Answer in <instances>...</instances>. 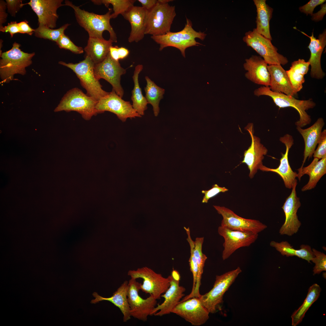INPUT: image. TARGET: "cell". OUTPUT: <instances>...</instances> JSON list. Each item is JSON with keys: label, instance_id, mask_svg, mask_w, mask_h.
Wrapping results in <instances>:
<instances>
[{"label": "cell", "instance_id": "obj_21", "mask_svg": "<svg viewBox=\"0 0 326 326\" xmlns=\"http://www.w3.org/2000/svg\"><path fill=\"white\" fill-rule=\"evenodd\" d=\"M247 127L251 137V142L250 146L244 152L242 163L247 165L249 170V176L252 179L263 165L262 161L264 156L267 153L268 150L261 143L260 138L254 135L252 124Z\"/></svg>", "mask_w": 326, "mask_h": 326}, {"label": "cell", "instance_id": "obj_16", "mask_svg": "<svg viewBox=\"0 0 326 326\" xmlns=\"http://www.w3.org/2000/svg\"><path fill=\"white\" fill-rule=\"evenodd\" d=\"M168 277L170 280V286L165 294L161 296L164 298V301L155 308L152 315L161 316L170 314L184 296V292L186 289L179 285L181 276L179 272L173 270Z\"/></svg>", "mask_w": 326, "mask_h": 326}, {"label": "cell", "instance_id": "obj_50", "mask_svg": "<svg viewBox=\"0 0 326 326\" xmlns=\"http://www.w3.org/2000/svg\"><path fill=\"white\" fill-rule=\"evenodd\" d=\"M138 1L141 3L142 7L147 11L152 9L158 2V0H138Z\"/></svg>", "mask_w": 326, "mask_h": 326}, {"label": "cell", "instance_id": "obj_1", "mask_svg": "<svg viewBox=\"0 0 326 326\" xmlns=\"http://www.w3.org/2000/svg\"><path fill=\"white\" fill-rule=\"evenodd\" d=\"M65 5L70 7L74 10L75 16L79 24L88 33L89 37L104 39L103 33L105 30L109 33L110 38L113 42H117L116 34L110 24L112 8L103 15L96 14L82 10L69 0H65Z\"/></svg>", "mask_w": 326, "mask_h": 326}, {"label": "cell", "instance_id": "obj_29", "mask_svg": "<svg viewBox=\"0 0 326 326\" xmlns=\"http://www.w3.org/2000/svg\"><path fill=\"white\" fill-rule=\"evenodd\" d=\"M113 43L110 39L107 40L89 37L87 44L84 50L86 56L89 57L94 64H97L103 61L107 57Z\"/></svg>", "mask_w": 326, "mask_h": 326}, {"label": "cell", "instance_id": "obj_18", "mask_svg": "<svg viewBox=\"0 0 326 326\" xmlns=\"http://www.w3.org/2000/svg\"><path fill=\"white\" fill-rule=\"evenodd\" d=\"M297 184V182H296L293 184L290 194L286 199L282 207L285 216V222L279 231V233L282 235H292L297 232L301 225L297 214L301 206L300 199L297 197L296 192Z\"/></svg>", "mask_w": 326, "mask_h": 326}, {"label": "cell", "instance_id": "obj_6", "mask_svg": "<svg viewBox=\"0 0 326 326\" xmlns=\"http://www.w3.org/2000/svg\"><path fill=\"white\" fill-rule=\"evenodd\" d=\"M97 102L80 89L74 88L64 95L54 111H75L80 113L84 119L88 120L98 113L96 109Z\"/></svg>", "mask_w": 326, "mask_h": 326}, {"label": "cell", "instance_id": "obj_32", "mask_svg": "<svg viewBox=\"0 0 326 326\" xmlns=\"http://www.w3.org/2000/svg\"><path fill=\"white\" fill-rule=\"evenodd\" d=\"M309 63L303 59H299L293 62L290 69L286 72L295 92L297 93L302 88L305 81L304 75L309 69Z\"/></svg>", "mask_w": 326, "mask_h": 326}, {"label": "cell", "instance_id": "obj_36", "mask_svg": "<svg viewBox=\"0 0 326 326\" xmlns=\"http://www.w3.org/2000/svg\"><path fill=\"white\" fill-rule=\"evenodd\" d=\"M145 78L147 83L144 88L145 97L148 104L152 106L155 116L157 117L160 112V101L163 98L165 90L157 86L148 77L145 76Z\"/></svg>", "mask_w": 326, "mask_h": 326}, {"label": "cell", "instance_id": "obj_34", "mask_svg": "<svg viewBox=\"0 0 326 326\" xmlns=\"http://www.w3.org/2000/svg\"><path fill=\"white\" fill-rule=\"evenodd\" d=\"M143 66L139 64L135 68L133 75L132 77L134 83V87L132 91L131 97L133 102L132 106L140 115L142 116L147 109L148 103L145 97L142 94L141 89L139 83V75L143 69Z\"/></svg>", "mask_w": 326, "mask_h": 326}, {"label": "cell", "instance_id": "obj_48", "mask_svg": "<svg viewBox=\"0 0 326 326\" xmlns=\"http://www.w3.org/2000/svg\"><path fill=\"white\" fill-rule=\"evenodd\" d=\"M7 6L6 2L3 0H0V28L3 26V24L7 21L8 14L6 12Z\"/></svg>", "mask_w": 326, "mask_h": 326}, {"label": "cell", "instance_id": "obj_52", "mask_svg": "<svg viewBox=\"0 0 326 326\" xmlns=\"http://www.w3.org/2000/svg\"><path fill=\"white\" fill-rule=\"evenodd\" d=\"M118 50L119 59L126 58L129 53V51L128 49L124 47H118Z\"/></svg>", "mask_w": 326, "mask_h": 326}, {"label": "cell", "instance_id": "obj_12", "mask_svg": "<svg viewBox=\"0 0 326 326\" xmlns=\"http://www.w3.org/2000/svg\"><path fill=\"white\" fill-rule=\"evenodd\" d=\"M96 109L98 113L105 111L113 113L123 122H125L128 118L142 117L134 110L129 101L123 100L113 89L97 102Z\"/></svg>", "mask_w": 326, "mask_h": 326}, {"label": "cell", "instance_id": "obj_15", "mask_svg": "<svg viewBox=\"0 0 326 326\" xmlns=\"http://www.w3.org/2000/svg\"><path fill=\"white\" fill-rule=\"evenodd\" d=\"M94 70L97 79L103 78L106 80L117 94L122 98L124 91L120 84L121 76L126 73V70L121 66L119 61L112 58L109 52L103 61L94 64Z\"/></svg>", "mask_w": 326, "mask_h": 326}, {"label": "cell", "instance_id": "obj_30", "mask_svg": "<svg viewBox=\"0 0 326 326\" xmlns=\"http://www.w3.org/2000/svg\"><path fill=\"white\" fill-rule=\"evenodd\" d=\"M256 8L257 31L265 37L272 40L270 29V22L272 17L273 9L266 3V0H254Z\"/></svg>", "mask_w": 326, "mask_h": 326}, {"label": "cell", "instance_id": "obj_38", "mask_svg": "<svg viewBox=\"0 0 326 326\" xmlns=\"http://www.w3.org/2000/svg\"><path fill=\"white\" fill-rule=\"evenodd\" d=\"M70 25L67 23L57 29H51L43 26H38L35 29L34 35L37 37L56 42L60 36L64 34L65 30Z\"/></svg>", "mask_w": 326, "mask_h": 326}, {"label": "cell", "instance_id": "obj_43", "mask_svg": "<svg viewBox=\"0 0 326 326\" xmlns=\"http://www.w3.org/2000/svg\"><path fill=\"white\" fill-rule=\"evenodd\" d=\"M228 189L225 187H220L217 184L212 186V188L208 190H203L202 193L204 195L203 198L202 202L203 203H207L209 200L216 196L220 192H225L227 191Z\"/></svg>", "mask_w": 326, "mask_h": 326}, {"label": "cell", "instance_id": "obj_31", "mask_svg": "<svg viewBox=\"0 0 326 326\" xmlns=\"http://www.w3.org/2000/svg\"><path fill=\"white\" fill-rule=\"evenodd\" d=\"M270 245L274 248L283 256L287 257L296 256L307 260L309 263H311L312 258L315 256L311 247L308 245H302L299 249H295L287 241L278 242L272 241L270 242Z\"/></svg>", "mask_w": 326, "mask_h": 326}, {"label": "cell", "instance_id": "obj_40", "mask_svg": "<svg viewBox=\"0 0 326 326\" xmlns=\"http://www.w3.org/2000/svg\"><path fill=\"white\" fill-rule=\"evenodd\" d=\"M314 255L311 261L315 265L313 268V275L319 274L323 271L326 270V255L316 249H312Z\"/></svg>", "mask_w": 326, "mask_h": 326}, {"label": "cell", "instance_id": "obj_14", "mask_svg": "<svg viewBox=\"0 0 326 326\" xmlns=\"http://www.w3.org/2000/svg\"><path fill=\"white\" fill-rule=\"evenodd\" d=\"M218 232L224 240L222 254L223 260L229 257L239 248L250 246L255 242L258 236L257 233L233 230L221 226L218 227Z\"/></svg>", "mask_w": 326, "mask_h": 326}, {"label": "cell", "instance_id": "obj_44", "mask_svg": "<svg viewBox=\"0 0 326 326\" xmlns=\"http://www.w3.org/2000/svg\"><path fill=\"white\" fill-rule=\"evenodd\" d=\"M325 2V0H311L304 5L300 7L299 10L301 12L305 14L307 16L309 14L311 16L315 8Z\"/></svg>", "mask_w": 326, "mask_h": 326}, {"label": "cell", "instance_id": "obj_25", "mask_svg": "<svg viewBox=\"0 0 326 326\" xmlns=\"http://www.w3.org/2000/svg\"><path fill=\"white\" fill-rule=\"evenodd\" d=\"M324 125L323 118L319 117L313 125L307 128L303 129L296 127V129L302 136L305 143L303 160L300 168L303 167L308 158L309 159L312 157Z\"/></svg>", "mask_w": 326, "mask_h": 326}, {"label": "cell", "instance_id": "obj_27", "mask_svg": "<svg viewBox=\"0 0 326 326\" xmlns=\"http://www.w3.org/2000/svg\"><path fill=\"white\" fill-rule=\"evenodd\" d=\"M128 283L129 281H125L110 297H104L99 295L96 292H94L93 296L95 299L92 300L91 303L96 304L104 300L111 302L120 309L123 315V322H126L131 318V317L127 298Z\"/></svg>", "mask_w": 326, "mask_h": 326}, {"label": "cell", "instance_id": "obj_4", "mask_svg": "<svg viewBox=\"0 0 326 326\" xmlns=\"http://www.w3.org/2000/svg\"><path fill=\"white\" fill-rule=\"evenodd\" d=\"M254 93V95L257 96L265 95L270 97L276 105L280 108L291 107L295 108L298 112L299 116V120L295 123L296 127L302 128L311 123L312 120L311 116L306 111L312 109L316 106L315 103L312 99L305 100H298L293 96L273 91L269 87L265 86L256 89Z\"/></svg>", "mask_w": 326, "mask_h": 326}, {"label": "cell", "instance_id": "obj_19", "mask_svg": "<svg viewBox=\"0 0 326 326\" xmlns=\"http://www.w3.org/2000/svg\"><path fill=\"white\" fill-rule=\"evenodd\" d=\"M62 0H30L24 5H28L38 17V26H43L51 29L56 27L58 18L57 10L65 5Z\"/></svg>", "mask_w": 326, "mask_h": 326}, {"label": "cell", "instance_id": "obj_22", "mask_svg": "<svg viewBox=\"0 0 326 326\" xmlns=\"http://www.w3.org/2000/svg\"><path fill=\"white\" fill-rule=\"evenodd\" d=\"M298 30L310 39L308 48L310 51V56L308 62L311 67V76L316 79H322L325 75L321 68V59L326 45V30L325 29L322 33L319 34L318 39L314 37L313 31L312 35L309 36L304 32Z\"/></svg>", "mask_w": 326, "mask_h": 326}, {"label": "cell", "instance_id": "obj_28", "mask_svg": "<svg viewBox=\"0 0 326 326\" xmlns=\"http://www.w3.org/2000/svg\"><path fill=\"white\" fill-rule=\"evenodd\" d=\"M319 160L314 158L308 166L300 167L297 169L298 172L297 177L299 181L304 174H307L309 176L308 182L301 189L302 191L314 188L321 177L326 174V157Z\"/></svg>", "mask_w": 326, "mask_h": 326}, {"label": "cell", "instance_id": "obj_49", "mask_svg": "<svg viewBox=\"0 0 326 326\" xmlns=\"http://www.w3.org/2000/svg\"><path fill=\"white\" fill-rule=\"evenodd\" d=\"M321 9L317 12L314 13L311 16V19L315 22H318L321 21L326 14V4L323 3L321 5Z\"/></svg>", "mask_w": 326, "mask_h": 326}, {"label": "cell", "instance_id": "obj_33", "mask_svg": "<svg viewBox=\"0 0 326 326\" xmlns=\"http://www.w3.org/2000/svg\"><path fill=\"white\" fill-rule=\"evenodd\" d=\"M308 291L306 297L302 304L291 315L292 326H296L302 322L306 312L318 299L321 289L319 285L315 283L310 287Z\"/></svg>", "mask_w": 326, "mask_h": 326}, {"label": "cell", "instance_id": "obj_17", "mask_svg": "<svg viewBox=\"0 0 326 326\" xmlns=\"http://www.w3.org/2000/svg\"><path fill=\"white\" fill-rule=\"evenodd\" d=\"M171 313L180 316L195 326L204 324L208 320L209 314L199 298L196 297L179 302Z\"/></svg>", "mask_w": 326, "mask_h": 326}, {"label": "cell", "instance_id": "obj_47", "mask_svg": "<svg viewBox=\"0 0 326 326\" xmlns=\"http://www.w3.org/2000/svg\"><path fill=\"white\" fill-rule=\"evenodd\" d=\"M20 33L32 35L34 33L35 29L32 28L28 24V22L26 20L21 21L18 23Z\"/></svg>", "mask_w": 326, "mask_h": 326}, {"label": "cell", "instance_id": "obj_9", "mask_svg": "<svg viewBox=\"0 0 326 326\" xmlns=\"http://www.w3.org/2000/svg\"><path fill=\"white\" fill-rule=\"evenodd\" d=\"M248 46L255 50L269 65H285L287 59L277 52L271 40L259 34L255 28L246 32L243 38Z\"/></svg>", "mask_w": 326, "mask_h": 326}, {"label": "cell", "instance_id": "obj_20", "mask_svg": "<svg viewBox=\"0 0 326 326\" xmlns=\"http://www.w3.org/2000/svg\"><path fill=\"white\" fill-rule=\"evenodd\" d=\"M279 140L285 145L286 150L284 154L281 153L282 157L278 167L276 168H271L262 165L259 170L263 171H270L277 173L282 179L285 187L291 189L294 183L297 182L296 179L297 173L292 171L288 160L289 151L294 144V139L292 136L287 134L280 137Z\"/></svg>", "mask_w": 326, "mask_h": 326}, {"label": "cell", "instance_id": "obj_42", "mask_svg": "<svg viewBox=\"0 0 326 326\" xmlns=\"http://www.w3.org/2000/svg\"><path fill=\"white\" fill-rule=\"evenodd\" d=\"M317 148L315 150L312 156L318 159L326 157V129L322 131L318 143Z\"/></svg>", "mask_w": 326, "mask_h": 326}, {"label": "cell", "instance_id": "obj_23", "mask_svg": "<svg viewBox=\"0 0 326 326\" xmlns=\"http://www.w3.org/2000/svg\"><path fill=\"white\" fill-rule=\"evenodd\" d=\"M267 66V63L261 57L252 55L246 59L243 64L244 69L247 71L245 76L256 84L269 87L270 76Z\"/></svg>", "mask_w": 326, "mask_h": 326}, {"label": "cell", "instance_id": "obj_11", "mask_svg": "<svg viewBox=\"0 0 326 326\" xmlns=\"http://www.w3.org/2000/svg\"><path fill=\"white\" fill-rule=\"evenodd\" d=\"M139 283L136 279L131 278L129 281L127 300L131 316L143 321H147L148 317L152 315V312L157 304V299L152 295L146 299L142 298L139 294L140 290Z\"/></svg>", "mask_w": 326, "mask_h": 326}, {"label": "cell", "instance_id": "obj_39", "mask_svg": "<svg viewBox=\"0 0 326 326\" xmlns=\"http://www.w3.org/2000/svg\"><path fill=\"white\" fill-rule=\"evenodd\" d=\"M186 233L187 234V241L189 243L190 248V255L189 260V264L190 267V271L191 272L193 278V285L190 294L185 296L181 302H183L189 299L190 297L193 293L195 289L197 273H198V266L197 262L195 257L193 253V248L194 246V241H193L190 234V230L189 227L185 228Z\"/></svg>", "mask_w": 326, "mask_h": 326}, {"label": "cell", "instance_id": "obj_46", "mask_svg": "<svg viewBox=\"0 0 326 326\" xmlns=\"http://www.w3.org/2000/svg\"><path fill=\"white\" fill-rule=\"evenodd\" d=\"M0 31L3 32L9 33L12 38L14 34L20 33L18 23L16 21H11L8 23L7 26L0 28Z\"/></svg>", "mask_w": 326, "mask_h": 326}, {"label": "cell", "instance_id": "obj_8", "mask_svg": "<svg viewBox=\"0 0 326 326\" xmlns=\"http://www.w3.org/2000/svg\"><path fill=\"white\" fill-rule=\"evenodd\" d=\"M242 271L236 269L216 276L213 288L208 292L201 295L199 299L209 313H216L220 308L224 294Z\"/></svg>", "mask_w": 326, "mask_h": 326}, {"label": "cell", "instance_id": "obj_26", "mask_svg": "<svg viewBox=\"0 0 326 326\" xmlns=\"http://www.w3.org/2000/svg\"><path fill=\"white\" fill-rule=\"evenodd\" d=\"M270 76L269 88L274 92L294 96L297 93L294 90L286 71L281 65H271L267 67Z\"/></svg>", "mask_w": 326, "mask_h": 326}, {"label": "cell", "instance_id": "obj_13", "mask_svg": "<svg viewBox=\"0 0 326 326\" xmlns=\"http://www.w3.org/2000/svg\"><path fill=\"white\" fill-rule=\"evenodd\" d=\"M213 206L222 217L221 226L231 230L251 232L258 234L267 228V226L258 220L241 217L230 209L223 206Z\"/></svg>", "mask_w": 326, "mask_h": 326}, {"label": "cell", "instance_id": "obj_10", "mask_svg": "<svg viewBox=\"0 0 326 326\" xmlns=\"http://www.w3.org/2000/svg\"><path fill=\"white\" fill-rule=\"evenodd\" d=\"M128 275L131 278L143 279L142 284L139 283L140 290L146 293L153 295L157 299H160L170 286V280L168 277H164L161 274L155 272L147 267H143L136 270H129Z\"/></svg>", "mask_w": 326, "mask_h": 326}, {"label": "cell", "instance_id": "obj_45", "mask_svg": "<svg viewBox=\"0 0 326 326\" xmlns=\"http://www.w3.org/2000/svg\"><path fill=\"white\" fill-rule=\"evenodd\" d=\"M22 0H6L8 12L12 17H15L18 11L24 6Z\"/></svg>", "mask_w": 326, "mask_h": 326}, {"label": "cell", "instance_id": "obj_51", "mask_svg": "<svg viewBox=\"0 0 326 326\" xmlns=\"http://www.w3.org/2000/svg\"><path fill=\"white\" fill-rule=\"evenodd\" d=\"M118 47L117 46H110L109 49V53L110 56L113 59L117 61H119V60L118 50Z\"/></svg>", "mask_w": 326, "mask_h": 326}, {"label": "cell", "instance_id": "obj_7", "mask_svg": "<svg viewBox=\"0 0 326 326\" xmlns=\"http://www.w3.org/2000/svg\"><path fill=\"white\" fill-rule=\"evenodd\" d=\"M176 15L174 6L158 2L147 11L145 34L162 35L170 32Z\"/></svg>", "mask_w": 326, "mask_h": 326}, {"label": "cell", "instance_id": "obj_53", "mask_svg": "<svg viewBox=\"0 0 326 326\" xmlns=\"http://www.w3.org/2000/svg\"><path fill=\"white\" fill-rule=\"evenodd\" d=\"M158 1L160 3L164 4L168 3V2L173 1L171 0H158Z\"/></svg>", "mask_w": 326, "mask_h": 326}, {"label": "cell", "instance_id": "obj_41", "mask_svg": "<svg viewBox=\"0 0 326 326\" xmlns=\"http://www.w3.org/2000/svg\"><path fill=\"white\" fill-rule=\"evenodd\" d=\"M56 43L60 48L69 50L75 54H80L84 52L82 47L75 45L64 34L60 36Z\"/></svg>", "mask_w": 326, "mask_h": 326}, {"label": "cell", "instance_id": "obj_3", "mask_svg": "<svg viewBox=\"0 0 326 326\" xmlns=\"http://www.w3.org/2000/svg\"><path fill=\"white\" fill-rule=\"evenodd\" d=\"M206 34L204 32L197 31L192 27L191 21L186 18V23L184 28L181 30L175 32H169L159 36H152L151 38L159 45V50L169 46L177 48L181 54L185 57V51L187 48L194 46H199L203 44L196 40L197 38L203 40Z\"/></svg>", "mask_w": 326, "mask_h": 326}, {"label": "cell", "instance_id": "obj_5", "mask_svg": "<svg viewBox=\"0 0 326 326\" xmlns=\"http://www.w3.org/2000/svg\"><path fill=\"white\" fill-rule=\"evenodd\" d=\"M59 63L72 70L79 79L81 84L87 91V94L98 101L109 92L104 90L94 73V64L88 56L76 63L59 61Z\"/></svg>", "mask_w": 326, "mask_h": 326}, {"label": "cell", "instance_id": "obj_35", "mask_svg": "<svg viewBox=\"0 0 326 326\" xmlns=\"http://www.w3.org/2000/svg\"><path fill=\"white\" fill-rule=\"evenodd\" d=\"M203 241V237H197L194 241L193 253L197 262L198 270L195 289L190 298L194 297L199 298L201 295L200 293L199 289L201 284V279L205 263L207 259V257L203 253L202 251Z\"/></svg>", "mask_w": 326, "mask_h": 326}, {"label": "cell", "instance_id": "obj_37", "mask_svg": "<svg viewBox=\"0 0 326 326\" xmlns=\"http://www.w3.org/2000/svg\"><path fill=\"white\" fill-rule=\"evenodd\" d=\"M94 4H103L108 8L110 4L113 6V12L111 14V18H115L120 14L122 16L130 8L134 5V0H91Z\"/></svg>", "mask_w": 326, "mask_h": 326}, {"label": "cell", "instance_id": "obj_24", "mask_svg": "<svg viewBox=\"0 0 326 326\" xmlns=\"http://www.w3.org/2000/svg\"><path fill=\"white\" fill-rule=\"evenodd\" d=\"M147 10L142 6H133L123 15L131 26V31L128 42H138L144 37Z\"/></svg>", "mask_w": 326, "mask_h": 326}, {"label": "cell", "instance_id": "obj_2", "mask_svg": "<svg viewBox=\"0 0 326 326\" xmlns=\"http://www.w3.org/2000/svg\"><path fill=\"white\" fill-rule=\"evenodd\" d=\"M20 44L14 42L12 48L0 55V76L1 83H9L16 74H26V68L32 62L35 53H25L20 48Z\"/></svg>", "mask_w": 326, "mask_h": 326}]
</instances>
